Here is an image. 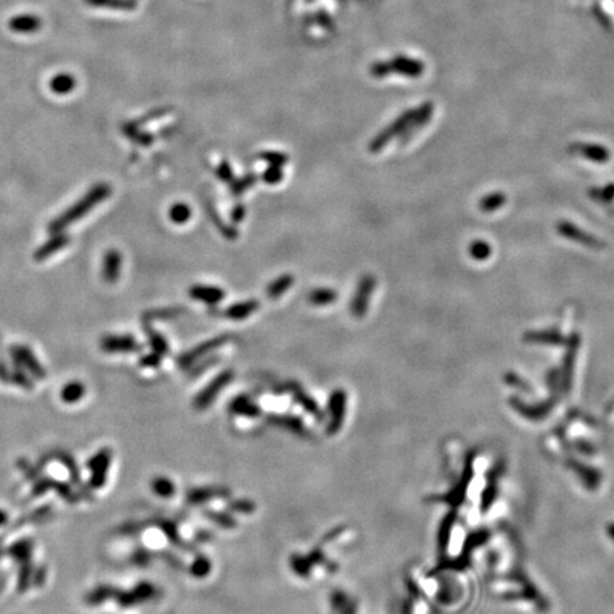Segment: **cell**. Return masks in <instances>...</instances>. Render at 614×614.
I'll return each instance as SVG.
<instances>
[{
  "mask_svg": "<svg viewBox=\"0 0 614 614\" xmlns=\"http://www.w3.org/2000/svg\"><path fill=\"white\" fill-rule=\"evenodd\" d=\"M109 195H112V187L105 182L96 184L93 188L85 192L81 200L74 202L73 207L65 209L60 216L53 219L49 225V232L53 235L67 229L69 226L80 221V219H83L87 213L92 212L98 204L104 202Z\"/></svg>",
  "mask_w": 614,
  "mask_h": 614,
  "instance_id": "1",
  "label": "cell"
},
{
  "mask_svg": "<svg viewBox=\"0 0 614 614\" xmlns=\"http://www.w3.org/2000/svg\"><path fill=\"white\" fill-rule=\"evenodd\" d=\"M9 553L13 556V559L19 563V591H23L30 584L32 578V553H33V543L30 539H23L16 542L10 549Z\"/></svg>",
  "mask_w": 614,
  "mask_h": 614,
  "instance_id": "2",
  "label": "cell"
},
{
  "mask_svg": "<svg viewBox=\"0 0 614 614\" xmlns=\"http://www.w3.org/2000/svg\"><path fill=\"white\" fill-rule=\"evenodd\" d=\"M9 352H10V357L13 359L16 367H20L21 370L29 372L30 377H33L34 380H45L46 379L47 372H46L45 367L40 364V361L37 360V357L34 356L30 347H28L25 344H13Z\"/></svg>",
  "mask_w": 614,
  "mask_h": 614,
  "instance_id": "3",
  "label": "cell"
},
{
  "mask_svg": "<svg viewBox=\"0 0 614 614\" xmlns=\"http://www.w3.org/2000/svg\"><path fill=\"white\" fill-rule=\"evenodd\" d=\"M376 277L371 275H366L360 279L356 293L350 301V312L357 319H361L363 316H366L367 310H368V304L371 300V295L376 289Z\"/></svg>",
  "mask_w": 614,
  "mask_h": 614,
  "instance_id": "4",
  "label": "cell"
},
{
  "mask_svg": "<svg viewBox=\"0 0 614 614\" xmlns=\"http://www.w3.org/2000/svg\"><path fill=\"white\" fill-rule=\"evenodd\" d=\"M113 454L108 448L100 449L92 459L87 463V468L90 471V485L93 489H100L105 485L107 475L112 465Z\"/></svg>",
  "mask_w": 614,
  "mask_h": 614,
  "instance_id": "5",
  "label": "cell"
},
{
  "mask_svg": "<svg viewBox=\"0 0 614 614\" xmlns=\"http://www.w3.org/2000/svg\"><path fill=\"white\" fill-rule=\"evenodd\" d=\"M412 114H414V112L404 113L401 117L394 120L388 127H385L383 131H380V133L370 142V152L377 154V152L383 151L387 144H390L396 137L401 136L405 131Z\"/></svg>",
  "mask_w": 614,
  "mask_h": 614,
  "instance_id": "6",
  "label": "cell"
},
{
  "mask_svg": "<svg viewBox=\"0 0 614 614\" xmlns=\"http://www.w3.org/2000/svg\"><path fill=\"white\" fill-rule=\"evenodd\" d=\"M157 595V587L154 586L149 582H141L137 586H134L128 591H121L118 590L117 593V602L120 604V607L123 608H128V607H134L138 604H142L148 600H151L154 596Z\"/></svg>",
  "mask_w": 614,
  "mask_h": 614,
  "instance_id": "7",
  "label": "cell"
},
{
  "mask_svg": "<svg viewBox=\"0 0 614 614\" xmlns=\"http://www.w3.org/2000/svg\"><path fill=\"white\" fill-rule=\"evenodd\" d=\"M100 347L108 354L136 353L142 350V346L131 335H108L101 339Z\"/></svg>",
  "mask_w": 614,
  "mask_h": 614,
  "instance_id": "8",
  "label": "cell"
},
{
  "mask_svg": "<svg viewBox=\"0 0 614 614\" xmlns=\"http://www.w3.org/2000/svg\"><path fill=\"white\" fill-rule=\"evenodd\" d=\"M123 256L117 249H108L103 257L101 276L107 283H116L121 276Z\"/></svg>",
  "mask_w": 614,
  "mask_h": 614,
  "instance_id": "9",
  "label": "cell"
},
{
  "mask_svg": "<svg viewBox=\"0 0 614 614\" xmlns=\"http://www.w3.org/2000/svg\"><path fill=\"white\" fill-rule=\"evenodd\" d=\"M226 340H228V337H226V336H222V337H216V339L204 341V343H201L200 346H196L195 348L189 350V352H188L187 354L181 356V357L178 359V364H180L181 367H188V366H191L195 360H198V359L204 357L205 354H208L209 352H212V350L219 348L221 346H224V344L226 343Z\"/></svg>",
  "mask_w": 614,
  "mask_h": 614,
  "instance_id": "10",
  "label": "cell"
},
{
  "mask_svg": "<svg viewBox=\"0 0 614 614\" xmlns=\"http://www.w3.org/2000/svg\"><path fill=\"white\" fill-rule=\"evenodd\" d=\"M69 244H70V237H69L67 235H65V233H63V232L53 233V236L47 240V242L43 244V245L36 251V253H34V259H36L37 262L46 260V259L52 257L53 255H56L57 252H60L61 249H64V248L67 246Z\"/></svg>",
  "mask_w": 614,
  "mask_h": 614,
  "instance_id": "11",
  "label": "cell"
},
{
  "mask_svg": "<svg viewBox=\"0 0 614 614\" xmlns=\"http://www.w3.org/2000/svg\"><path fill=\"white\" fill-rule=\"evenodd\" d=\"M189 296L193 300L202 301L209 306H215L225 299V292L216 286H204V284H196L189 289Z\"/></svg>",
  "mask_w": 614,
  "mask_h": 614,
  "instance_id": "12",
  "label": "cell"
},
{
  "mask_svg": "<svg viewBox=\"0 0 614 614\" xmlns=\"http://www.w3.org/2000/svg\"><path fill=\"white\" fill-rule=\"evenodd\" d=\"M257 309H259L257 300H245V301L235 303L231 307H228V309L225 310V316L229 320L240 321V320H245L249 316H252Z\"/></svg>",
  "mask_w": 614,
  "mask_h": 614,
  "instance_id": "13",
  "label": "cell"
},
{
  "mask_svg": "<svg viewBox=\"0 0 614 614\" xmlns=\"http://www.w3.org/2000/svg\"><path fill=\"white\" fill-rule=\"evenodd\" d=\"M232 380V372L231 371H225V372H222L221 376H219L218 379H215L204 391H201V394L198 396V399H196V404L198 405H207V404H209L212 400H213V397H215V394H218L219 391L222 390V387L225 385V384H228L229 381Z\"/></svg>",
  "mask_w": 614,
  "mask_h": 614,
  "instance_id": "14",
  "label": "cell"
},
{
  "mask_svg": "<svg viewBox=\"0 0 614 614\" xmlns=\"http://www.w3.org/2000/svg\"><path fill=\"white\" fill-rule=\"evenodd\" d=\"M49 488H54L56 492H59L64 499H69V502H74V499H76L74 494L67 488V485L61 484V482H59V480H53V479H47V478H43V479L37 480V484L33 488V495L39 496L41 494H45L46 491H49Z\"/></svg>",
  "mask_w": 614,
  "mask_h": 614,
  "instance_id": "15",
  "label": "cell"
},
{
  "mask_svg": "<svg viewBox=\"0 0 614 614\" xmlns=\"http://www.w3.org/2000/svg\"><path fill=\"white\" fill-rule=\"evenodd\" d=\"M10 29L16 33H33L37 32L41 26L39 17L32 14H21L10 20Z\"/></svg>",
  "mask_w": 614,
  "mask_h": 614,
  "instance_id": "16",
  "label": "cell"
},
{
  "mask_svg": "<svg viewBox=\"0 0 614 614\" xmlns=\"http://www.w3.org/2000/svg\"><path fill=\"white\" fill-rule=\"evenodd\" d=\"M118 593V589L109 586V584H101L92 590L89 595L85 596V603L89 606H98L107 600L116 599Z\"/></svg>",
  "mask_w": 614,
  "mask_h": 614,
  "instance_id": "17",
  "label": "cell"
},
{
  "mask_svg": "<svg viewBox=\"0 0 614 614\" xmlns=\"http://www.w3.org/2000/svg\"><path fill=\"white\" fill-rule=\"evenodd\" d=\"M293 282H295V277L292 275H289V273L279 276L276 280H273L268 286V289H266L268 297L269 299H279V297H282V295L286 293L293 286Z\"/></svg>",
  "mask_w": 614,
  "mask_h": 614,
  "instance_id": "18",
  "label": "cell"
},
{
  "mask_svg": "<svg viewBox=\"0 0 614 614\" xmlns=\"http://www.w3.org/2000/svg\"><path fill=\"white\" fill-rule=\"evenodd\" d=\"M74 87H76V78L72 74H67V73L57 74L50 81L52 92L54 94H59V96H64V94L72 93L74 90Z\"/></svg>",
  "mask_w": 614,
  "mask_h": 614,
  "instance_id": "19",
  "label": "cell"
},
{
  "mask_svg": "<svg viewBox=\"0 0 614 614\" xmlns=\"http://www.w3.org/2000/svg\"><path fill=\"white\" fill-rule=\"evenodd\" d=\"M84 394H85V387L81 381H70L63 387L60 396L63 403L74 404L84 397Z\"/></svg>",
  "mask_w": 614,
  "mask_h": 614,
  "instance_id": "20",
  "label": "cell"
},
{
  "mask_svg": "<svg viewBox=\"0 0 614 614\" xmlns=\"http://www.w3.org/2000/svg\"><path fill=\"white\" fill-rule=\"evenodd\" d=\"M144 332H145V335H147V337H148L149 346H151V348H152V352H154V353H157V354H160V356H162V357H164L165 354H168V352H169V346H168L165 337H164L161 333H158V332L154 330V328H152L151 326H144Z\"/></svg>",
  "mask_w": 614,
  "mask_h": 614,
  "instance_id": "21",
  "label": "cell"
},
{
  "mask_svg": "<svg viewBox=\"0 0 614 614\" xmlns=\"http://www.w3.org/2000/svg\"><path fill=\"white\" fill-rule=\"evenodd\" d=\"M191 215H192V211H191V208L187 205V204H184V202H177V204H173L171 208H169V211H168V216H169V219L171 221L173 222V224H177V225H184V224H187L189 219H191Z\"/></svg>",
  "mask_w": 614,
  "mask_h": 614,
  "instance_id": "22",
  "label": "cell"
},
{
  "mask_svg": "<svg viewBox=\"0 0 614 614\" xmlns=\"http://www.w3.org/2000/svg\"><path fill=\"white\" fill-rule=\"evenodd\" d=\"M337 300V293L333 289H327V288H321V289H316L309 295V301L315 306H327L332 304Z\"/></svg>",
  "mask_w": 614,
  "mask_h": 614,
  "instance_id": "23",
  "label": "cell"
},
{
  "mask_svg": "<svg viewBox=\"0 0 614 614\" xmlns=\"http://www.w3.org/2000/svg\"><path fill=\"white\" fill-rule=\"evenodd\" d=\"M89 5L98 8H114V9H134L136 3L133 0H85Z\"/></svg>",
  "mask_w": 614,
  "mask_h": 614,
  "instance_id": "24",
  "label": "cell"
},
{
  "mask_svg": "<svg viewBox=\"0 0 614 614\" xmlns=\"http://www.w3.org/2000/svg\"><path fill=\"white\" fill-rule=\"evenodd\" d=\"M256 180H257L256 175L248 173L244 178H239V180H235L233 182H231V191L233 195L237 196L240 193H244L245 191H248L249 188H252L255 185Z\"/></svg>",
  "mask_w": 614,
  "mask_h": 614,
  "instance_id": "25",
  "label": "cell"
},
{
  "mask_svg": "<svg viewBox=\"0 0 614 614\" xmlns=\"http://www.w3.org/2000/svg\"><path fill=\"white\" fill-rule=\"evenodd\" d=\"M152 489H154V492H156L157 495L164 496V498H168V496L173 495V492H175L172 482H171L169 479L164 478V476L157 478L156 480L152 482Z\"/></svg>",
  "mask_w": 614,
  "mask_h": 614,
  "instance_id": "26",
  "label": "cell"
},
{
  "mask_svg": "<svg viewBox=\"0 0 614 614\" xmlns=\"http://www.w3.org/2000/svg\"><path fill=\"white\" fill-rule=\"evenodd\" d=\"M259 157H260V160L268 162L269 165L283 167L284 164H288V156H286V154L279 152V151H265V152H262Z\"/></svg>",
  "mask_w": 614,
  "mask_h": 614,
  "instance_id": "27",
  "label": "cell"
},
{
  "mask_svg": "<svg viewBox=\"0 0 614 614\" xmlns=\"http://www.w3.org/2000/svg\"><path fill=\"white\" fill-rule=\"evenodd\" d=\"M283 177H284V173L282 171V167H276V165H269L266 168V171L262 173V180L269 185L279 184L283 180Z\"/></svg>",
  "mask_w": 614,
  "mask_h": 614,
  "instance_id": "28",
  "label": "cell"
},
{
  "mask_svg": "<svg viewBox=\"0 0 614 614\" xmlns=\"http://www.w3.org/2000/svg\"><path fill=\"white\" fill-rule=\"evenodd\" d=\"M10 383H13L21 388H26V390H32V385H33L30 377L26 374V371L21 370L20 367H17L10 374Z\"/></svg>",
  "mask_w": 614,
  "mask_h": 614,
  "instance_id": "29",
  "label": "cell"
},
{
  "mask_svg": "<svg viewBox=\"0 0 614 614\" xmlns=\"http://www.w3.org/2000/svg\"><path fill=\"white\" fill-rule=\"evenodd\" d=\"M216 177L219 181H222L225 184H231L233 181V169L231 167V164L228 161H222L221 165L216 168Z\"/></svg>",
  "mask_w": 614,
  "mask_h": 614,
  "instance_id": "30",
  "label": "cell"
},
{
  "mask_svg": "<svg viewBox=\"0 0 614 614\" xmlns=\"http://www.w3.org/2000/svg\"><path fill=\"white\" fill-rule=\"evenodd\" d=\"M161 360H162V356H160V354H157V353H151V354H147V356H144L141 360H140V364L142 366V367H149V368H156V367H158L160 364H161Z\"/></svg>",
  "mask_w": 614,
  "mask_h": 614,
  "instance_id": "31",
  "label": "cell"
},
{
  "mask_svg": "<svg viewBox=\"0 0 614 614\" xmlns=\"http://www.w3.org/2000/svg\"><path fill=\"white\" fill-rule=\"evenodd\" d=\"M245 213H246L245 207L242 204H239L232 211V219H233L235 222H242L244 218H245Z\"/></svg>",
  "mask_w": 614,
  "mask_h": 614,
  "instance_id": "32",
  "label": "cell"
},
{
  "mask_svg": "<svg viewBox=\"0 0 614 614\" xmlns=\"http://www.w3.org/2000/svg\"><path fill=\"white\" fill-rule=\"evenodd\" d=\"M8 522V514L0 509V526H3Z\"/></svg>",
  "mask_w": 614,
  "mask_h": 614,
  "instance_id": "33",
  "label": "cell"
}]
</instances>
